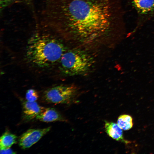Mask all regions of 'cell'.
Wrapping results in <instances>:
<instances>
[{
  "mask_svg": "<svg viewBox=\"0 0 154 154\" xmlns=\"http://www.w3.org/2000/svg\"><path fill=\"white\" fill-rule=\"evenodd\" d=\"M35 118L40 121L47 122L66 121L60 113L54 108H45Z\"/></svg>",
  "mask_w": 154,
  "mask_h": 154,
  "instance_id": "8",
  "label": "cell"
},
{
  "mask_svg": "<svg viewBox=\"0 0 154 154\" xmlns=\"http://www.w3.org/2000/svg\"><path fill=\"white\" fill-rule=\"evenodd\" d=\"M105 128L107 134L112 138L125 144L128 143V141L125 140L123 137L122 129L117 124L106 121Z\"/></svg>",
  "mask_w": 154,
  "mask_h": 154,
  "instance_id": "9",
  "label": "cell"
},
{
  "mask_svg": "<svg viewBox=\"0 0 154 154\" xmlns=\"http://www.w3.org/2000/svg\"><path fill=\"white\" fill-rule=\"evenodd\" d=\"M17 136L8 132H5L0 139V149L10 148L16 142Z\"/></svg>",
  "mask_w": 154,
  "mask_h": 154,
  "instance_id": "10",
  "label": "cell"
},
{
  "mask_svg": "<svg viewBox=\"0 0 154 154\" xmlns=\"http://www.w3.org/2000/svg\"><path fill=\"white\" fill-rule=\"evenodd\" d=\"M0 153L1 154H15L16 152L13 151L10 148L5 149H0Z\"/></svg>",
  "mask_w": 154,
  "mask_h": 154,
  "instance_id": "13",
  "label": "cell"
},
{
  "mask_svg": "<svg viewBox=\"0 0 154 154\" xmlns=\"http://www.w3.org/2000/svg\"><path fill=\"white\" fill-rule=\"evenodd\" d=\"M125 15L122 0H45L41 22L60 38L89 45L122 38Z\"/></svg>",
  "mask_w": 154,
  "mask_h": 154,
  "instance_id": "1",
  "label": "cell"
},
{
  "mask_svg": "<svg viewBox=\"0 0 154 154\" xmlns=\"http://www.w3.org/2000/svg\"><path fill=\"white\" fill-rule=\"evenodd\" d=\"M117 124L122 129L127 130L131 129L133 127V119L129 115H121L118 118Z\"/></svg>",
  "mask_w": 154,
  "mask_h": 154,
  "instance_id": "11",
  "label": "cell"
},
{
  "mask_svg": "<svg viewBox=\"0 0 154 154\" xmlns=\"http://www.w3.org/2000/svg\"><path fill=\"white\" fill-rule=\"evenodd\" d=\"M31 0H25L27 2L29 3Z\"/></svg>",
  "mask_w": 154,
  "mask_h": 154,
  "instance_id": "15",
  "label": "cell"
},
{
  "mask_svg": "<svg viewBox=\"0 0 154 154\" xmlns=\"http://www.w3.org/2000/svg\"><path fill=\"white\" fill-rule=\"evenodd\" d=\"M23 105L24 117L27 120L36 118L45 108L39 106L36 101H26Z\"/></svg>",
  "mask_w": 154,
  "mask_h": 154,
  "instance_id": "7",
  "label": "cell"
},
{
  "mask_svg": "<svg viewBox=\"0 0 154 154\" xmlns=\"http://www.w3.org/2000/svg\"><path fill=\"white\" fill-rule=\"evenodd\" d=\"M65 51L64 46L60 38L47 32L36 33L28 41L25 57L32 65L46 68L60 61Z\"/></svg>",
  "mask_w": 154,
  "mask_h": 154,
  "instance_id": "2",
  "label": "cell"
},
{
  "mask_svg": "<svg viewBox=\"0 0 154 154\" xmlns=\"http://www.w3.org/2000/svg\"><path fill=\"white\" fill-rule=\"evenodd\" d=\"M59 61L60 70L64 75L68 76L82 75L88 72L95 62L90 54L80 48L65 51Z\"/></svg>",
  "mask_w": 154,
  "mask_h": 154,
  "instance_id": "3",
  "label": "cell"
},
{
  "mask_svg": "<svg viewBox=\"0 0 154 154\" xmlns=\"http://www.w3.org/2000/svg\"><path fill=\"white\" fill-rule=\"evenodd\" d=\"M49 127L43 129H29L23 133L19 139V146L23 149L30 147L38 142L50 129Z\"/></svg>",
  "mask_w": 154,
  "mask_h": 154,
  "instance_id": "6",
  "label": "cell"
},
{
  "mask_svg": "<svg viewBox=\"0 0 154 154\" xmlns=\"http://www.w3.org/2000/svg\"><path fill=\"white\" fill-rule=\"evenodd\" d=\"M136 15L135 25L127 37L135 33L149 21L154 19V0H130Z\"/></svg>",
  "mask_w": 154,
  "mask_h": 154,
  "instance_id": "4",
  "label": "cell"
},
{
  "mask_svg": "<svg viewBox=\"0 0 154 154\" xmlns=\"http://www.w3.org/2000/svg\"><path fill=\"white\" fill-rule=\"evenodd\" d=\"M38 94L37 91L33 89L28 90L26 92L25 98L27 101L35 102L38 99Z\"/></svg>",
  "mask_w": 154,
  "mask_h": 154,
  "instance_id": "12",
  "label": "cell"
},
{
  "mask_svg": "<svg viewBox=\"0 0 154 154\" xmlns=\"http://www.w3.org/2000/svg\"><path fill=\"white\" fill-rule=\"evenodd\" d=\"M77 90L74 86L58 85L45 91L43 97L48 103L69 104L73 102L77 95Z\"/></svg>",
  "mask_w": 154,
  "mask_h": 154,
  "instance_id": "5",
  "label": "cell"
},
{
  "mask_svg": "<svg viewBox=\"0 0 154 154\" xmlns=\"http://www.w3.org/2000/svg\"><path fill=\"white\" fill-rule=\"evenodd\" d=\"M2 1H3L4 2H9L13 0H1Z\"/></svg>",
  "mask_w": 154,
  "mask_h": 154,
  "instance_id": "14",
  "label": "cell"
}]
</instances>
